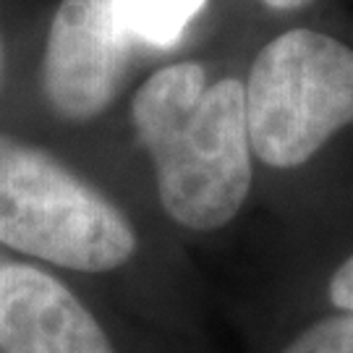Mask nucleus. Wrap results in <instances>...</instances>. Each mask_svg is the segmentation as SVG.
Instances as JSON below:
<instances>
[{
  "mask_svg": "<svg viewBox=\"0 0 353 353\" xmlns=\"http://www.w3.org/2000/svg\"><path fill=\"white\" fill-rule=\"evenodd\" d=\"M137 137L150 152L163 210L178 225H228L252 189V144L239 79L207 84L199 63L152 74L131 102Z\"/></svg>",
  "mask_w": 353,
  "mask_h": 353,
  "instance_id": "1",
  "label": "nucleus"
},
{
  "mask_svg": "<svg viewBox=\"0 0 353 353\" xmlns=\"http://www.w3.org/2000/svg\"><path fill=\"white\" fill-rule=\"evenodd\" d=\"M0 243L81 272L126 265V214L52 154L0 134Z\"/></svg>",
  "mask_w": 353,
  "mask_h": 353,
  "instance_id": "2",
  "label": "nucleus"
},
{
  "mask_svg": "<svg viewBox=\"0 0 353 353\" xmlns=\"http://www.w3.org/2000/svg\"><path fill=\"white\" fill-rule=\"evenodd\" d=\"M243 102L254 154L272 168H299L353 123V48L290 29L256 55Z\"/></svg>",
  "mask_w": 353,
  "mask_h": 353,
  "instance_id": "3",
  "label": "nucleus"
},
{
  "mask_svg": "<svg viewBox=\"0 0 353 353\" xmlns=\"http://www.w3.org/2000/svg\"><path fill=\"white\" fill-rule=\"evenodd\" d=\"M134 52L121 0H61L42 61V87L65 121H92L113 102Z\"/></svg>",
  "mask_w": 353,
  "mask_h": 353,
  "instance_id": "4",
  "label": "nucleus"
},
{
  "mask_svg": "<svg viewBox=\"0 0 353 353\" xmlns=\"http://www.w3.org/2000/svg\"><path fill=\"white\" fill-rule=\"evenodd\" d=\"M0 353H115L61 280L29 265L0 267Z\"/></svg>",
  "mask_w": 353,
  "mask_h": 353,
  "instance_id": "5",
  "label": "nucleus"
},
{
  "mask_svg": "<svg viewBox=\"0 0 353 353\" xmlns=\"http://www.w3.org/2000/svg\"><path fill=\"white\" fill-rule=\"evenodd\" d=\"M204 6L207 0H121V24L134 48L168 50Z\"/></svg>",
  "mask_w": 353,
  "mask_h": 353,
  "instance_id": "6",
  "label": "nucleus"
},
{
  "mask_svg": "<svg viewBox=\"0 0 353 353\" xmlns=\"http://www.w3.org/2000/svg\"><path fill=\"white\" fill-rule=\"evenodd\" d=\"M280 353H353V312L327 316L306 327Z\"/></svg>",
  "mask_w": 353,
  "mask_h": 353,
  "instance_id": "7",
  "label": "nucleus"
},
{
  "mask_svg": "<svg viewBox=\"0 0 353 353\" xmlns=\"http://www.w3.org/2000/svg\"><path fill=\"white\" fill-rule=\"evenodd\" d=\"M330 301L343 312H353V256H348L330 280Z\"/></svg>",
  "mask_w": 353,
  "mask_h": 353,
  "instance_id": "8",
  "label": "nucleus"
},
{
  "mask_svg": "<svg viewBox=\"0 0 353 353\" xmlns=\"http://www.w3.org/2000/svg\"><path fill=\"white\" fill-rule=\"evenodd\" d=\"M270 8H278V11H296V8H303L309 6L312 0H265Z\"/></svg>",
  "mask_w": 353,
  "mask_h": 353,
  "instance_id": "9",
  "label": "nucleus"
},
{
  "mask_svg": "<svg viewBox=\"0 0 353 353\" xmlns=\"http://www.w3.org/2000/svg\"><path fill=\"white\" fill-rule=\"evenodd\" d=\"M3 63H6V50H3V32H0V81H3Z\"/></svg>",
  "mask_w": 353,
  "mask_h": 353,
  "instance_id": "10",
  "label": "nucleus"
}]
</instances>
